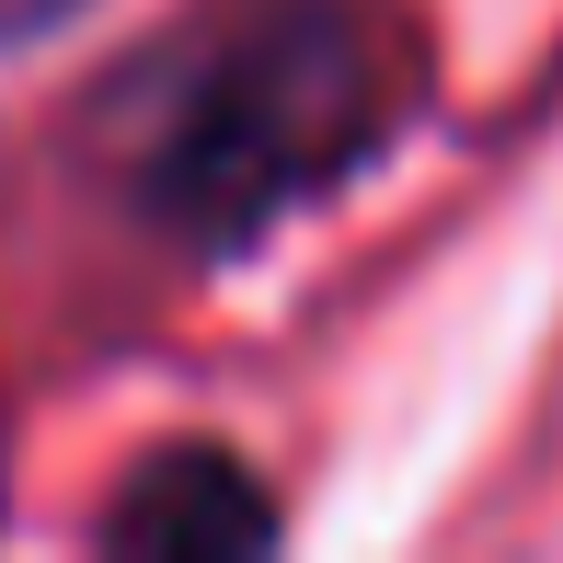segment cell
<instances>
[{"label": "cell", "instance_id": "obj_2", "mask_svg": "<svg viewBox=\"0 0 563 563\" xmlns=\"http://www.w3.org/2000/svg\"><path fill=\"white\" fill-rule=\"evenodd\" d=\"M115 541H196V552H230V541H265V495H253L230 460H173V472H150L139 495L115 506Z\"/></svg>", "mask_w": 563, "mask_h": 563}, {"label": "cell", "instance_id": "obj_3", "mask_svg": "<svg viewBox=\"0 0 563 563\" xmlns=\"http://www.w3.org/2000/svg\"><path fill=\"white\" fill-rule=\"evenodd\" d=\"M58 12H81V0H0V35H35V23H58Z\"/></svg>", "mask_w": 563, "mask_h": 563}, {"label": "cell", "instance_id": "obj_1", "mask_svg": "<svg viewBox=\"0 0 563 563\" xmlns=\"http://www.w3.org/2000/svg\"><path fill=\"white\" fill-rule=\"evenodd\" d=\"M415 35L356 0H253L173 46L139 115V196L196 253L253 242L265 219L368 173L415 115Z\"/></svg>", "mask_w": 563, "mask_h": 563}]
</instances>
